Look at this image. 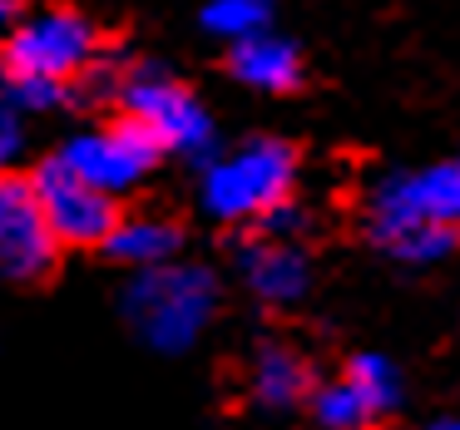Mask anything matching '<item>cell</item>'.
I'll return each mask as SVG.
<instances>
[{"label":"cell","mask_w":460,"mask_h":430,"mask_svg":"<svg viewBox=\"0 0 460 430\" xmlns=\"http://www.w3.org/2000/svg\"><path fill=\"white\" fill-rule=\"evenodd\" d=\"M119 119L139 124L159 154H179V159H193V163H208L218 159V124H213L208 104L179 84L169 70L159 65H134L119 84Z\"/></svg>","instance_id":"3957f363"},{"label":"cell","mask_w":460,"mask_h":430,"mask_svg":"<svg viewBox=\"0 0 460 430\" xmlns=\"http://www.w3.org/2000/svg\"><path fill=\"white\" fill-rule=\"evenodd\" d=\"M218 277L203 262H169L154 272H134L124 287V321L154 356H183L203 341L218 317Z\"/></svg>","instance_id":"6da1fadb"},{"label":"cell","mask_w":460,"mask_h":430,"mask_svg":"<svg viewBox=\"0 0 460 430\" xmlns=\"http://www.w3.org/2000/svg\"><path fill=\"white\" fill-rule=\"evenodd\" d=\"M179 248H183L179 223L159 218V213H129V218H119V228L110 233V242H104V252L129 272L169 268V262H179Z\"/></svg>","instance_id":"4fadbf2b"},{"label":"cell","mask_w":460,"mask_h":430,"mask_svg":"<svg viewBox=\"0 0 460 430\" xmlns=\"http://www.w3.org/2000/svg\"><path fill=\"white\" fill-rule=\"evenodd\" d=\"M426 430H460V416H440V420H430Z\"/></svg>","instance_id":"ac0fdd59"},{"label":"cell","mask_w":460,"mask_h":430,"mask_svg":"<svg viewBox=\"0 0 460 430\" xmlns=\"http://www.w3.org/2000/svg\"><path fill=\"white\" fill-rule=\"evenodd\" d=\"M312 391H317V376H312V361L297 347H288V341H258V351L248 361L252 406L302 410V406H312Z\"/></svg>","instance_id":"8fae6325"},{"label":"cell","mask_w":460,"mask_h":430,"mask_svg":"<svg viewBox=\"0 0 460 430\" xmlns=\"http://www.w3.org/2000/svg\"><path fill=\"white\" fill-rule=\"evenodd\" d=\"M297 198V149L288 139H243L203 163L199 203L218 223H262Z\"/></svg>","instance_id":"7a4b0ae2"},{"label":"cell","mask_w":460,"mask_h":430,"mask_svg":"<svg viewBox=\"0 0 460 430\" xmlns=\"http://www.w3.org/2000/svg\"><path fill=\"white\" fill-rule=\"evenodd\" d=\"M302 228H307V208H302L297 198L292 203H282L272 218H262L258 223V233H268V238H288V242H297L302 238Z\"/></svg>","instance_id":"e0dca14e"},{"label":"cell","mask_w":460,"mask_h":430,"mask_svg":"<svg viewBox=\"0 0 460 430\" xmlns=\"http://www.w3.org/2000/svg\"><path fill=\"white\" fill-rule=\"evenodd\" d=\"M11 25H15V21H11V5L0 0V31H11Z\"/></svg>","instance_id":"d6986e66"},{"label":"cell","mask_w":460,"mask_h":430,"mask_svg":"<svg viewBox=\"0 0 460 430\" xmlns=\"http://www.w3.org/2000/svg\"><path fill=\"white\" fill-rule=\"evenodd\" d=\"M272 15H278V0H208L203 5V31L223 45H243L252 35L272 31Z\"/></svg>","instance_id":"5bb4252c"},{"label":"cell","mask_w":460,"mask_h":430,"mask_svg":"<svg viewBox=\"0 0 460 430\" xmlns=\"http://www.w3.org/2000/svg\"><path fill=\"white\" fill-rule=\"evenodd\" d=\"M401 406V371L381 351H357L332 381L312 391V420L322 430H371Z\"/></svg>","instance_id":"52a82bcc"},{"label":"cell","mask_w":460,"mask_h":430,"mask_svg":"<svg viewBox=\"0 0 460 430\" xmlns=\"http://www.w3.org/2000/svg\"><path fill=\"white\" fill-rule=\"evenodd\" d=\"M55 238L45 203L35 193V179L0 173V277L5 282H40L55 268Z\"/></svg>","instance_id":"ba28073f"},{"label":"cell","mask_w":460,"mask_h":430,"mask_svg":"<svg viewBox=\"0 0 460 430\" xmlns=\"http://www.w3.org/2000/svg\"><path fill=\"white\" fill-rule=\"evenodd\" d=\"M25 154V114L0 90V173H15V159Z\"/></svg>","instance_id":"2e32d148"},{"label":"cell","mask_w":460,"mask_h":430,"mask_svg":"<svg viewBox=\"0 0 460 430\" xmlns=\"http://www.w3.org/2000/svg\"><path fill=\"white\" fill-rule=\"evenodd\" d=\"M381 252H386L391 262H401V268H436V262H446L450 252L460 248V233L450 228H406L396 233V238L376 242Z\"/></svg>","instance_id":"9a60e30c"},{"label":"cell","mask_w":460,"mask_h":430,"mask_svg":"<svg viewBox=\"0 0 460 430\" xmlns=\"http://www.w3.org/2000/svg\"><path fill=\"white\" fill-rule=\"evenodd\" d=\"M159 159H164L159 144H154L139 124H129V119L94 124V129L70 134V139L60 144V154H55L60 169H70L75 179H84L90 189L110 193V198L134 193L154 173V163H159Z\"/></svg>","instance_id":"8992f818"},{"label":"cell","mask_w":460,"mask_h":430,"mask_svg":"<svg viewBox=\"0 0 460 430\" xmlns=\"http://www.w3.org/2000/svg\"><path fill=\"white\" fill-rule=\"evenodd\" d=\"M228 70L243 90L292 94L302 84V50L278 31H262L243 45H228Z\"/></svg>","instance_id":"7c38bea8"},{"label":"cell","mask_w":460,"mask_h":430,"mask_svg":"<svg viewBox=\"0 0 460 430\" xmlns=\"http://www.w3.org/2000/svg\"><path fill=\"white\" fill-rule=\"evenodd\" d=\"M406 228L460 233V154L420 163V169L381 173L367 189V238L386 242Z\"/></svg>","instance_id":"5b68a950"},{"label":"cell","mask_w":460,"mask_h":430,"mask_svg":"<svg viewBox=\"0 0 460 430\" xmlns=\"http://www.w3.org/2000/svg\"><path fill=\"white\" fill-rule=\"evenodd\" d=\"M35 193H40L45 218H50L60 248H104L110 233L119 228V198L90 189L55 159L35 169Z\"/></svg>","instance_id":"9c48e42d"},{"label":"cell","mask_w":460,"mask_h":430,"mask_svg":"<svg viewBox=\"0 0 460 430\" xmlns=\"http://www.w3.org/2000/svg\"><path fill=\"white\" fill-rule=\"evenodd\" d=\"M238 282L262 307H297L312 292V258L302 252V242L258 233L238 248Z\"/></svg>","instance_id":"30bf717a"},{"label":"cell","mask_w":460,"mask_h":430,"mask_svg":"<svg viewBox=\"0 0 460 430\" xmlns=\"http://www.w3.org/2000/svg\"><path fill=\"white\" fill-rule=\"evenodd\" d=\"M100 70V31L80 11H35L0 45V80H40L75 90Z\"/></svg>","instance_id":"277c9868"}]
</instances>
